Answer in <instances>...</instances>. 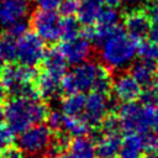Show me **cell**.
I'll return each instance as SVG.
<instances>
[{
	"instance_id": "cell-1",
	"label": "cell",
	"mask_w": 158,
	"mask_h": 158,
	"mask_svg": "<svg viewBox=\"0 0 158 158\" xmlns=\"http://www.w3.org/2000/svg\"><path fill=\"white\" fill-rule=\"evenodd\" d=\"M6 125L20 133L32 125L41 123L48 115V107L38 96L14 95L4 106Z\"/></svg>"
},
{
	"instance_id": "cell-2",
	"label": "cell",
	"mask_w": 158,
	"mask_h": 158,
	"mask_svg": "<svg viewBox=\"0 0 158 158\" xmlns=\"http://www.w3.org/2000/svg\"><path fill=\"white\" fill-rule=\"evenodd\" d=\"M100 46V59L109 70L123 69L130 65L138 47L136 40L121 28H117Z\"/></svg>"
},
{
	"instance_id": "cell-3",
	"label": "cell",
	"mask_w": 158,
	"mask_h": 158,
	"mask_svg": "<svg viewBox=\"0 0 158 158\" xmlns=\"http://www.w3.org/2000/svg\"><path fill=\"white\" fill-rule=\"evenodd\" d=\"M105 65H100L91 60L77 64L70 72H67L62 79V90L67 94L86 93L94 90L95 83L104 70Z\"/></svg>"
},
{
	"instance_id": "cell-4",
	"label": "cell",
	"mask_w": 158,
	"mask_h": 158,
	"mask_svg": "<svg viewBox=\"0 0 158 158\" xmlns=\"http://www.w3.org/2000/svg\"><path fill=\"white\" fill-rule=\"evenodd\" d=\"M153 114L154 105L137 104L135 101L123 102L117 110L121 127L126 132H147L153 126Z\"/></svg>"
},
{
	"instance_id": "cell-5",
	"label": "cell",
	"mask_w": 158,
	"mask_h": 158,
	"mask_svg": "<svg viewBox=\"0 0 158 158\" xmlns=\"http://www.w3.org/2000/svg\"><path fill=\"white\" fill-rule=\"evenodd\" d=\"M0 75V79L9 93L14 95L38 96L33 85L37 77V72L35 70V68L23 64H11L9 67H5Z\"/></svg>"
},
{
	"instance_id": "cell-6",
	"label": "cell",
	"mask_w": 158,
	"mask_h": 158,
	"mask_svg": "<svg viewBox=\"0 0 158 158\" xmlns=\"http://www.w3.org/2000/svg\"><path fill=\"white\" fill-rule=\"evenodd\" d=\"M52 130L47 125L36 123L19 133V147L30 156H36L46 152L52 142Z\"/></svg>"
},
{
	"instance_id": "cell-7",
	"label": "cell",
	"mask_w": 158,
	"mask_h": 158,
	"mask_svg": "<svg viewBox=\"0 0 158 158\" xmlns=\"http://www.w3.org/2000/svg\"><path fill=\"white\" fill-rule=\"evenodd\" d=\"M44 41L36 32H26L17 38V60L27 67H37L42 64L46 56Z\"/></svg>"
},
{
	"instance_id": "cell-8",
	"label": "cell",
	"mask_w": 158,
	"mask_h": 158,
	"mask_svg": "<svg viewBox=\"0 0 158 158\" xmlns=\"http://www.w3.org/2000/svg\"><path fill=\"white\" fill-rule=\"evenodd\" d=\"M62 20L54 10H38L32 15L31 26L44 42H57L62 38Z\"/></svg>"
},
{
	"instance_id": "cell-9",
	"label": "cell",
	"mask_w": 158,
	"mask_h": 158,
	"mask_svg": "<svg viewBox=\"0 0 158 158\" xmlns=\"http://www.w3.org/2000/svg\"><path fill=\"white\" fill-rule=\"evenodd\" d=\"M109 107L110 100L107 98V94L93 90L85 96V106L81 117L91 128L101 126L104 118L107 116Z\"/></svg>"
},
{
	"instance_id": "cell-10",
	"label": "cell",
	"mask_w": 158,
	"mask_h": 158,
	"mask_svg": "<svg viewBox=\"0 0 158 158\" xmlns=\"http://www.w3.org/2000/svg\"><path fill=\"white\" fill-rule=\"evenodd\" d=\"M90 43L85 36H77L70 40H63L58 48L69 64L77 65L89 59L91 54Z\"/></svg>"
},
{
	"instance_id": "cell-11",
	"label": "cell",
	"mask_w": 158,
	"mask_h": 158,
	"mask_svg": "<svg viewBox=\"0 0 158 158\" xmlns=\"http://www.w3.org/2000/svg\"><path fill=\"white\" fill-rule=\"evenodd\" d=\"M151 17L143 9H133L123 17V26L126 32L136 41L143 40L148 36L151 30Z\"/></svg>"
},
{
	"instance_id": "cell-12",
	"label": "cell",
	"mask_w": 158,
	"mask_h": 158,
	"mask_svg": "<svg viewBox=\"0 0 158 158\" xmlns=\"http://www.w3.org/2000/svg\"><path fill=\"white\" fill-rule=\"evenodd\" d=\"M112 93L120 101L130 102L141 96L142 85L131 75V73H122L112 81Z\"/></svg>"
},
{
	"instance_id": "cell-13",
	"label": "cell",
	"mask_w": 158,
	"mask_h": 158,
	"mask_svg": "<svg viewBox=\"0 0 158 158\" xmlns=\"http://www.w3.org/2000/svg\"><path fill=\"white\" fill-rule=\"evenodd\" d=\"M30 12V0H0V26L10 25L25 20Z\"/></svg>"
},
{
	"instance_id": "cell-14",
	"label": "cell",
	"mask_w": 158,
	"mask_h": 158,
	"mask_svg": "<svg viewBox=\"0 0 158 158\" xmlns=\"http://www.w3.org/2000/svg\"><path fill=\"white\" fill-rule=\"evenodd\" d=\"M33 85L41 99L52 100L62 90V78L47 70H42L41 73H37Z\"/></svg>"
},
{
	"instance_id": "cell-15",
	"label": "cell",
	"mask_w": 158,
	"mask_h": 158,
	"mask_svg": "<svg viewBox=\"0 0 158 158\" xmlns=\"http://www.w3.org/2000/svg\"><path fill=\"white\" fill-rule=\"evenodd\" d=\"M144 149L143 133L127 132L126 137L121 142L118 156L120 158H142Z\"/></svg>"
},
{
	"instance_id": "cell-16",
	"label": "cell",
	"mask_w": 158,
	"mask_h": 158,
	"mask_svg": "<svg viewBox=\"0 0 158 158\" xmlns=\"http://www.w3.org/2000/svg\"><path fill=\"white\" fill-rule=\"evenodd\" d=\"M68 153L72 158H95L96 154V143L88 137L77 136L68 142Z\"/></svg>"
},
{
	"instance_id": "cell-17",
	"label": "cell",
	"mask_w": 158,
	"mask_h": 158,
	"mask_svg": "<svg viewBox=\"0 0 158 158\" xmlns=\"http://www.w3.org/2000/svg\"><path fill=\"white\" fill-rule=\"evenodd\" d=\"M157 70L158 69L156 67V63L148 62L146 59H139L131 65L130 73L142 86L147 88L156 81Z\"/></svg>"
},
{
	"instance_id": "cell-18",
	"label": "cell",
	"mask_w": 158,
	"mask_h": 158,
	"mask_svg": "<svg viewBox=\"0 0 158 158\" xmlns=\"http://www.w3.org/2000/svg\"><path fill=\"white\" fill-rule=\"evenodd\" d=\"M122 138L118 132H104L96 142V154L100 158H115L118 154Z\"/></svg>"
},
{
	"instance_id": "cell-19",
	"label": "cell",
	"mask_w": 158,
	"mask_h": 158,
	"mask_svg": "<svg viewBox=\"0 0 158 158\" xmlns=\"http://www.w3.org/2000/svg\"><path fill=\"white\" fill-rule=\"evenodd\" d=\"M102 0H81L77 12L79 23L85 27L95 25L102 11Z\"/></svg>"
},
{
	"instance_id": "cell-20",
	"label": "cell",
	"mask_w": 158,
	"mask_h": 158,
	"mask_svg": "<svg viewBox=\"0 0 158 158\" xmlns=\"http://www.w3.org/2000/svg\"><path fill=\"white\" fill-rule=\"evenodd\" d=\"M67 64H68V62L58 47L47 51L46 56L42 60L43 70H47L62 79H63L64 74L67 73Z\"/></svg>"
},
{
	"instance_id": "cell-21",
	"label": "cell",
	"mask_w": 158,
	"mask_h": 158,
	"mask_svg": "<svg viewBox=\"0 0 158 158\" xmlns=\"http://www.w3.org/2000/svg\"><path fill=\"white\" fill-rule=\"evenodd\" d=\"M85 106V95L83 93L68 94L62 100V112L68 116H81Z\"/></svg>"
},
{
	"instance_id": "cell-22",
	"label": "cell",
	"mask_w": 158,
	"mask_h": 158,
	"mask_svg": "<svg viewBox=\"0 0 158 158\" xmlns=\"http://www.w3.org/2000/svg\"><path fill=\"white\" fill-rule=\"evenodd\" d=\"M90 126L81 116H68L64 115L63 117V126L62 130H64L69 136L77 137V136H84L90 131Z\"/></svg>"
},
{
	"instance_id": "cell-23",
	"label": "cell",
	"mask_w": 158,
	"mask_h": 158,
	"mask_svg": "<svg viewBox=\"0 0 158 158\" xmlns=\"http://www.w3.org/2000/svg\"><path fill=\"white\" fill-rule=\"evenodd\" d=\"M0 54L6 62L17 59V41L7 32L0 36Z\"/></svg>"
},
{
	"instance_id": "cell-24",
	"label": "cell",
	"mask_w": 158,
	"mask_h": 158,
	"mask_svg": "<svg viewBox=\"0 0 158 158\" xmlns=\"http://www.w3.org/2000/svg\"><path fill=\"white\" fill-rule=\"evenodd\" d=\"M137 54L141 59H146L152 63H158V43L153 41H143L137 47Z\"/></svg>"
},
{
	"instance_id": "cell-25",
	"label": "cell",
	"mask_w": 158,
	"mask_h": 158,
	"mask_svg": "<svg viewBox=\"0 0 158 158\" xmlns=\"http://www.w3.org/2000/svg\"><path fill=\"white\" fill-rule=\"evenodd\" d=\"M79 36V21L73 16H67L62 20V38L70 40Z\"/></svg>"
},
{
	"instance_id": "cell-26",
	"label": "cell",
	"mask_w": 158,
	"mask_h": 158,
	"mask_svg": "<svg viewBox=\"0 0 158 158\" xmlns=\"http://www.w3.org/2000/svg\"><path fill=\"white\" fill-rule=\"evenodd\" d=\"M81 0H60L59 2V12L67 17V16H73L78 12L79 6H80Z\"/></svg>"
},
{
	"instance_id": "cell-27",
	"label": "cell",
	"mask_w": 158,
	"mask_h": 158,
	"mask_svg": "<svg viewBox=\"0 0 158 158\" xmlns=\"http://www.w3.org/2000/svg\"><path fill=\"white\" fill-rule=\"evenodd\" d=\"M63 117H64V114H63V112H59V111H57V110L48 111V115H47V117H46L47 126H48L52 131H59V130H62V126H63Z\"/></svg>"
},
{
	"instance_id": "cell-28",
	"label": "cell",
	"mask_w": 158,
	"mask_h": 158,
	"mask_svg": "<svg viewBox=\"0 0 158 158\" xmlns=\"http://www.w3.org/2000/svg\"><path fill=\"white\" fill-rule=\"evenodd\" d=\"M101 127L104 132H118L120 133V130H122L121 122L117 115H107L104 118Z\"/></svg>"
},
{
	"instance_id": "cell-29",
	"label": "cell",
	"mask_w": 158,
	"mask_h": 158,
	"mask_svg": "<svg viewBox=\"0 0 158 158\" xmlns=\"http://www.w3.org/2000/svg\"><path fill=\"white\" fill-rule=\"evenodd\" d=\"M14 141V131L7 126L0 122V152L11 146Z\"/></svg>"
},
{
	"instance_id": "cell-30",
	"label": "cell",
	"mask_w": 158,
	"mask_h": 158,
	"mask_svg": "<svg viewBox=\"0 0 158 158\" xmlns=\"http://www.w3.org/2000/svg\"><path fill=\"white\" fill-rule=\"evenodd\" d=\"M27 30H28V22L26 21V19L20 20V21L10 25L9 27H6V32L9 35H11L12 37H15V38H19L22 35H25L27 32Z\"/></svg>"
},
{
	"instance_id": "cell-31",
	"label": "cell",
	"mask_w": 158,
	"mask_h": 158,
	"mask_svg": "<svg viewBox=\"0 0 158 158\" xmlns=\"http://www.w3.org/2000/svg\"><path fill=\"white\" fill-rule=\"evenodd\" d=\"M0 158H25V152L20 147L9 146L0 152Z\"/></svg>"
},
{
	"instance_id": "cell-32",
	"label": "cell",
	"mask_w": 158,
	"mask_h": 158,
	"mask_svg": "<svg viewBox=\"0 0 158 158\" xmlns=\"http://www.w3.org/2000/svg\"><path fill=\"white\" fill-rule=\"evenodd\" d=\"M143 141H144V147L147 151L156 149L158 148V136L156 132H144L143 133Z\"/></svg>"
},
{
	"instance_id": "cell-33",
	"label": "cell",
	"mask_w": 158,
	"mask_h": 158,
	"mask_svg": "<svg viewBox=\"0 0 158 158\" xmlns=\"http://www.w3.org/2000/svg\"><path fill=\"white\" fill-rule=\"evenodd\" d=\"M40 10H56L59 6L60 0H32Z\"/></svg>"
},
{
	"instance_id": "cell-34",
	"label": "cell",
	"mask_w": 158,
	"mask_h": 158,
	"mask_svg": "<svg viewBox=\"0 0 158 158\" xmlns=\"http://www.w3.org/2000/svg\"><path fill=\"white\" fill-rule=\"evenodd\" d=\"M153 22L158 23V0H151L146 10Z\"/></svg>"
},
{
	"instance_id": "cell-35",
	"label": "cell",
	"mask_w": 158,
	"mask_h": 158,
	"mask_svg": "<svg viewBox=\"0 0 158 158\" xmlns=\"http://www.w3.org/2000/svg\"><path fill=\"white\" fill-rule=\"evenodd\" d=\"M148 36H149V40L151 41L158 43V23L157 22H154V25L151 26V30H149Z\"/></svg>"
},
{
	"instance_id": "cell-36",
	"label": "cell",
	"mask_w": 158,
	"mask_h": 158,
	"mask_svg": "<svg viewBox=\"0 0 158 158\" xmlns=\"http://www.w3.org/2000/svg\"><path fill=\"white\" fill-rule=\"evenodd\" d=\"M153 128L158 136V100L154 104V114H153Z\"/></svg>"
},
{
	"instance_id": "cell-37",
	"label": "cell",
	"mask_w": 158,
	"mask_h": 158,
	"mask_svg": "<svg viewBox=\"0 0 158 158\" xmlns=\"http://www.w3.org/2000/svg\"><path fill=\"white\" fill-rule=\"evenodd\" d=\"M144 158H158V148L147 151V154H146Z\"/></svg>"
},
{
	"instance_id": "cell-38",
	"label": "cell",
	"mask_w": 158,
	"mask_h": 158,
	"mask_svg": "<svg viewBox=\"0 0 158 158\" xmlns=\"http://www.w3.org/2000/svg\"><path fill=\"white\" fill-rule=\"evenodd\" d=\"M6 91H7V90H6L4 83H2L1 79H0V101L4 100V98H5V95H6Z\"/></svg>"
},
{
	"instance_id": "cell-39",
	"label": "cell",
	"mask_w": 158,
	"mask_h": 158,
	"mask_svg": "<svg viewBox=\"0 0 158 158\" xmlns=\"http://www.w3.org/2000/svg\"><path fill=\"white\" fill-rule=\"evenodd\" d=\"M107 6H112V7H116L117 5H120L121 4V1L122 0H102Z\"/></svg>"
},
{
	"instance_id": "cell-40",
	"label": "cell",
	"mask_w": 158,
	"mask_h": 158,
	"mask_svg": "<svg viewBox=\"0 0 158 158\" xmlns=\"http://www.w3.org/2000/svg\"><path fill=\"white\" fill-rule=\"evenodd\" d=\"M5 59L1 57V54H0V74L2 73V70H4V68H5Z\"/></svg>"
},
{
	"instance_id": "cell-41",
	"label": "cell",
	"mask_w": 158,
	"mask_h": 158,
	"mask_svg": "<svg viewBox=\"0 0 158 158\" xmlns=\"http://www.w3.org/2000/svg\"><path fill=\"white\" fill-rule=\"evenodd\" d=\"M56 158H72V157H70V154H69V153H64V152H62V153H60V154H58Z\"/></svg>"
},
{
	"instance_id": "cell-42",
	"label": "cell",
	"mask_w": 158,
	"mask_h": 158,
	"mask_svg": "<svg viewBox=\"0 0 158 158\" xmlns=\"http://www.w3.org/2000/svg\"><path fill=\"white\" fill-rule=\"evenodd\" d=\"M4 116H5V114H4V107L0 105V122H1V120L4 118Z\"/></svg>"
},
{
	"instance_id": "cell-43",
	"label": "cell",
	"mask_w": 158,
	"mask_h": 158,
	"mask_svg": "<svg viewBox=\"0 0 158 158\" xmlns=\"http://www.w3.org/2000/svg\"><path fill=\"white\" fill-rule=\"evenodd\" d=\"M125 1H127L128 4H136V2H138L139 0H125Z\"/></svg>"
},
{
	"instance_id": "cell-44",
	"label": "cell",
	"mask_w": 158,
	"mask_h": 158,
	"mask_svg": "<svg viewBox=\"0 0 158 158\" xmlns=\"http://www.w3.org/2000/svg\"><path fill=\"white\" fill-rule=\"evenodd\" d=\"M156 85H157V90H158V70H157V77H156Z\"/></svg>"
}]
</instances>
